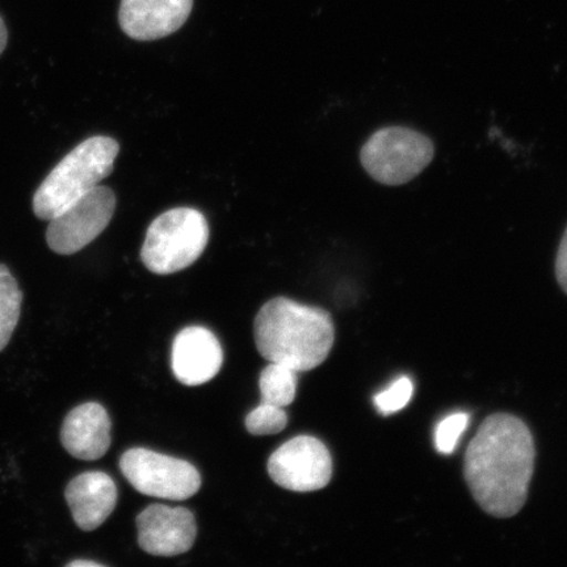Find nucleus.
Listing matches in <instances>:
<instances>
[{
  "mask_svg": "<svg viewBox=\"0 0 567 567\" xmlns=\"http://www.w3.org/2000/svg\"><path fill=\"white\" fill-rule=\"evenodd\" d=\"M556 278L559 287H561L567 295V228L557 251Z\"/></svg>",
  "mask_w": 567,
  "mask_h": 567,
  "instance_id": "obj_19",
  "label": "nucleus"
},
{
  "mask_svg": "<svg viewBox=\"0 0 567 567\" xmlns=\"http://www.w3.org/2000/svg\"><path fill=\"white\" fill-rule=\"evenodd\" d=\"M138 544L152 556L174 557L194 547L197 524L184 507L148 506L137 516Z\"/></svg>",
  "mask_w": 567,
  "mask_h": 567,
  "instance_id": "obj_9",
  "label": "nucleus"
},
{
  "mask_svg": "<svg viewBox=\"0 0 567 567\" xmlns=\"http://www.w3.org/2000/svg\"><path fill=\"white\" fill-rule=\"evenodd\" d=\"M224 363L221 343L208 329L190 326L176 336L173 372L183 385L198 386L215 379Z\"/></svg>",
  "mask_w": 567,
  "mask_h": 567,
  "instance_id": "obj_11",
  "label": "nucleus"
},
{
  "mask_svg": "<svg viewBox=\"0 0 567 567\" xmlns=\"http://www.w3.org/2000/svg\"><path fill=\"white\" fill-rule=\"evenodd\" d=\"M467 422H470V415L456 413L439 423L435 434L436 450L443 455H450L455 451L460 436L466 430Z\"/></svg>",
  "mask_w": 567,
  "mask_h": 567,
  "instance_id": "obj_18",
  "label": "nucleus"
},
{
  "mask_svg": "<svg viewBox=\"0 0 567 567\" xmlns=\"http://www.w3.org/2000/svg\"><path fill=\"white\" fill-rule=\"evenodd\" d=\"M112 422L96 402L83 403L70 411L61 429V443L78 460L102 458L111 446Z\"/></svg>",
  "mask_w": 567,
  "mask_h": 567,
  "instance_id": "obj_12",
  "label": "nucleus"
},
{
  "mask_svg": "<svg viewBox=\"0 0 567 567\" xmlns=\"http://www.w3.org/2000/svg\"><path fill=\"white\" fill-rule=\"evenodd\" d=\"M534 436L519 417H486L467 446L464 474L473 498L485 513L507 519L526 505L535 471Z\"/></svg>",
  "mask_w": 567,
  "mask_h": 567,
  "instance_id": "obj_1",
  "label": "nucleus"
},
{
  "mask_svg": "<svg viewBox=\"0 0 567 567\" xmlns=\"http://www.w3.org/2000/svg\"><path fill=\"white\" fill-rule=\"evenodd\" d=\"M414 385L409 378L395 380L392 385L375 395L374 403L382 415H392L408 406Z\"/></svg>",
  "mask_w": 567,
  "mask_h": 567,
  "instance_id": "obj_17",
  "label": "nucleus"
},
{
  "mask_svg": "<svg viewBox=\"0 0 567 567\" xmlns=\"http://www.w3.org/2000/svg\"><path fill=\"white\" fill-rule=\"evenodd\" d=\"M69 567H87V566H92V567H99V566H103L101 564H97L95 561H87V559H76V561H71L68 564Z\"/></svg>",
  "mask_w": 567,
  "mask_h": 567,
  "instance_id": "obj_21",
  "label": "nucleus"
},
{
  "mask_svg": "<svg viewBox=\"0 0 567 567\" xmlns=\"http://www.w3.org/2000/svg\"><path fill=\"white\" fill-rule=\"evenodd\" d=\"M268 473L276 485L287 491L317 492L330 484L332 458L318 439L297 436L272 453L268 460Z\"/></svg>",
  "mask_w": 567,
  "mask_h": 567,
  "instance_id": "obj_8",
  "label": "nucleus"
},
{
  "mask_svg": "<svg viewBox=\"0 0 567 567\" xmlns=\"http://www.w3.org/2000/svg\"><path fill=\"white\" fill-rule=\"evenodd\" d=\"M116 195L96 186L49 223L47 243L59 255H73L101 236L116 210Z\"/></svg>",
  "mask_w": 567,
  "mask_h": 567,
  "instance_id": "obj_7",
  "label": "nucleus"
},
{
  "mask_svg": "<svg viewBox=\"0 0 567 567\" xmlns=\"http://www.w3.org/2000/svg\"><path fill=\"white\" fill-rule=\"evenodd\" d=\"M245 424L251 435H275L287 427L288 415L282 408L260 403L246 416Z\"/></svg>",
  "mask_w": 567,
  "mask_h": 567,
  "instance_id": "obj_16",
  "label": "nucleus"
},
{
  "mask_svg": "<svg viewBox=\"0 0 567 567\" xmlns=\"http://www.w3.org/2000/svg\"><path fill=\"white\" fill-rule=\"evenodd\" d=\"M120 470L141 494L168 501H186L202 487L200 473L181 458L146 449L126 451Z\"/></svg>",
  "mask_w": 567,
  "mask_h": 567,
  "instance_id": "obj_6",
  "label": "nucleus"
},
{
  "mask_svg": "<svg viewBox=\"0 0 567 567\" xmlns=\"http://www.w3.org/2000/svg\"><path fill=\"white\" fill-rule=\"evenodd\" d=\"M65 498L76 526L86 532L95 530L116 508L117 487L104 472L82 473L70 481Z\"/></svg>",
  "mask_w": 567,
  "mask_h": 567,
  "instance_id": "obj_13",
  "label": "nucleus"
},
{
  "mask_svg": "<svg viewBox=\"0 0 567 567\" xmlns=\"http://www.w3.org/2000/svg\"><path fill=\"white\" fill-rule=\"evenodd\" d=\"M297 373L287 365L269 363L259 380L261 403L282 409L289 406L296 399Z\"/></svg>",
  "mask_w": 567,
  "mask_h": 567,
  "instance_id": "obj_14",
  "label": "nucleus"
},
{
  "mask_svg": "<svg viewBox=\"0 0 567 567\" xmlns=\"http://www.w3.org/2000/svg\"><path fill=\"white\" fill-rule=\"evenodd\" d=\"M209 225L200 210L169 209L155 218L141 248L142 264L157 275H173L202 257L209 243Z\"/></svg>",
  "mask_w": 567,
  "mask_h": 567,
  "instance_id": "obj_4",
  "label": "nucleus"
},
{
  "mask_svg": "<svg viewBox=\"0 0 567 567\" xmlns=\"http://www.w3.org/2000/svg\"><path fill=\"white\" fill-rule=\"evenodd\" d=\"M254 337L259 353L269 363L308 372L328 359L336 328L329 311L276 297L255 318Z\"/></svg>",
  "mask_w": 567,
  "mask_h": 567,
  "instance_id": "obj_2",
  "label": "nucleus"
},
{
  "mask_svg": "<svg viewBox=\"0 0 567 567\" xmlns=\"http://www.w3.org/2000/svg\"><path fill=\"white\" fill-rule=\"evenodd\" d=\"M193 7L194 0H122L120 27L133 40H159L181 30Z\"/></svg>",
  "mask_w": 567,
  "mask_h": 567,
  "instance_id": "obj_10",
  "label": "nucleus"
},
{
  "mask_svg": "<svg viewBox=\"0 0 567 567\" xmlns=\"http://www.w3.org/2000/svg\"><path fill=\"white\" fill-rule=\"evenodd\" d=\"M7 42H9V31H7L4 21L2 17H0V55L4 52Z\"/></svg>",
  "mask_w": 567,
  "mask_h": 567,
  "instance_id": "obj_20",
  "label": "nucleus"
},
{
  "mask_svg": "<svg viewBox=\"0 0 567 567\" xmlns=\"http://www.w3.org/2000/svg\"><path fill=\"white\" fill-rule=\"evenodd\" d=\"M434 154V144L424 134L409 127L388 126L365 142L360 161L375 182L402 186L420 175Z\"/></svg>",
  "mask_w": 567,
  "mask_h": 567,
  "instance_id": "obj_5",
  "label": "nucleus"
},
{
  "mask_svg": "<svg viewBox=\"0 0 567 567\" xmlns=\"http://www.w3.org/2000/svg\"><path fill=\"white\" fill-rule=\"evenodd\" d=\"M120 152L116 140L94 136L71 151L45 177L33 196L34 216L51 221L94 189L115 168Z\"/></svg>",
  "mask_w": 567,
  "mask_h": 567,
  "instance_id": "obj_3",
  "label": "nucleus"
},
{
  "mask_svg": "<svg viewBox=\"0 0 567 567\" xmlns=\"http://www.w3.org/2000/svg\"><path fill=\"white\" fill-rule=\"evenodd\" d=\"M23 292L9 267L0 265V352L10 343L21 315Z\"/></svg>",
  "mask_w": 567,
  "mask_h": 567,
  "instance_id": "obj_15",
  "label": "nucleus"
}]
</instances>
